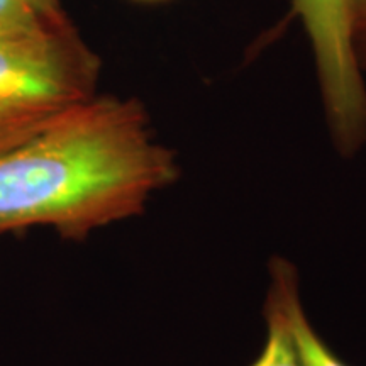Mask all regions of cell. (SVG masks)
Segmentation results:
<instances>
[{
  "mask_svg": "<svg viewBox=\"0 0 366 366\" xmlns=\"http://www.w3.org/2000/svg\"><path fill=\"white\" fill-rule=\"evenodd\" d=\"M136 99L95 95L24 143L0 151V237L53 229L84 241L143 212L177 180Z\"/></svg>",
  "mask_w": 366,
  "mask_h": 366,
  "instance_id": "6da1fadb",
  "label": "cell"
},
{
  "mask_svg": "<svg viewBox=\"0 0 366 366\" xmlns=\"http://www.w3.org/2000/svg\"><path fill=\"white\" fill-rule=\"evenodd\" d=\"M99 56L66 14L0 38V151L14 148L94 99Z\"/></svg>",
  "mask_w": 366,
  "mask_h": 366,
  "instance_id": "7a4b0ae2",
  "label": "cell"
},
{
  "mask_svg": "<svg viewBox=\"0 0 366 366\" xmlns=\"http://www.w3.org/2000/svg\"><path fill=\"white\" fill-rule=\"evenodd\" d=\"M312 43L329 126L345 153L366 139V89L351 44L347 0H294Z\"/></svg>",
  "mask_w": 366,
  "mask_h": 366,
  "instance_id": "3957f363",
  "label": "cell"
},
{
  "mask_svg": "<svg viewBox=\"0 0 366 366\" xmlns=\"http://www.w3.org/2000/svg\"><path fill=\"white\" fill-rule=\"evenodd\" d=\"M272 283L267 299L277 305L283 315L302 366H347L334 355L317 331L309 322L300 300L299 277L295 268L282 258L272 262Z\"/></svg>",
  "mask_w": 366,
  "mask_h": 366,
  "instance_id": "277c9868",
  "label": "cell"
},
{
  "mask_svg": "<svg viewBox=\"0 0 366 366\" xmlns=\"http://www.w3.org/2000/svg\"><path fill=\"white\" fill-rule=\"evenodd\" d=\"M268 336L262 353L249 366H302L290 331L277 305L272 300L264 302Z\"/></svg>",
  "mask_w": 366,
  "mask_h": 366,
  "instance_id": "5b68a950",
  "label": "cell"
},
{
  "mask_svg": "<svg viewBox=\"0 0 366 366\" xmlns=\"http://www.w3.org/2000/svg\"><path fill=\"white\" fill-rule=\"evenodd\" d=\"M59 16H41L22 0H0V38L29 33Z\"/></svg>",
  "mask_w": 366,
  "mask_h": 366,
  "instance_id": "8992f818",
  "label": "cell"
},
{
  "mask_svg": "<svg viewBox=\"0 0 366 366\" xmlns=\"http://www.w3.org/2000/svg\"><path fill=\"white\" fill-rule=\"evenodd\" d=\"M347 19L358 65L366 66V0H347Z\"/></svg>",
  "mask_w": 366,
  "mask_h": 366,
  "instance_id": "52a82bcc",
  "label": "cell"
},
{
  "mask_svg": "<svg viewBox=\"0 0 366 366\" xmlns=\"http://www.w3.org/2000/svg\"><path fill=\"white\" fill-rule=\"evenodd\" d=\"M27 6L33 7L36 12L41 16H59V14H65L61 9V0H22Z\"/></svg>",
  "mask_w": 366,
  "mask_h": 366,
  "instance_id": "ba28073f",
  "label": "cell"
},
{
  "mask_svg": "<svg viewBox=\"0 0 366 366\" xmlns=\"http://www.w3.org/2000/svg\"><path fill=\"white\" fill-rule=\"evenodd\" d=\"M136 2H149V4H153V2H164V0H136Z\"/></svg>",
  "mask_w": 366,
  "mask_h": 366,
  "instance_id": "9c48e42d",
  "label": "cell"
}]
</instances>
